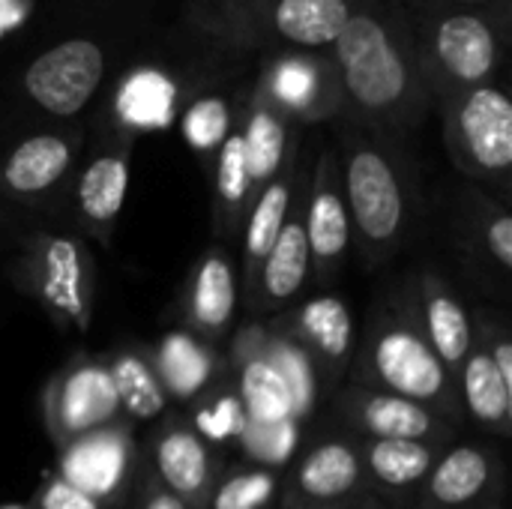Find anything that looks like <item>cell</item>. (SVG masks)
I'll list each match as a JSON object with an SVG mask.
<instances>
[{"instance_id": "1", "label": "cell", "mask_w": 512, "mask_h": 509, "mask_svg": "<svg viewBox=\"0 0 512 509\" xmlns=\"http://www.w3.org/2000/svg\"><path fill=\"white\" fill-rule=\"evenodd\" d=\"M348 120L402 138L426 117L432 90L417 54L411 18L396 0H354L330 45Z\"/></svg>"}, {"instance_id": "2", "label": "cell", "mask_w": 512, "mask_h": 509, "mask_svg": "<svg viewBox=\"0 0 512 509\" xmlns=\"http://www.w3.org/2000/svg\"><path fill=\"white\" fill-rule=\"evenodd\" d=\"M339 174L351 216V243L369 270L387 264L405 243L414 222V180L393 138L354 120L339 126Z\"/></svg>"}, {"instance_id": "3", "label": "cell", "mask_w": 512, "mask_h": 509, "mask_svg": "<svg viewBox=\"0 0 512 509\" xmlns=\"http://www.w3.org/2000/svg\"><path fill=\"white\" fill-rule=\"evenodd\" d=\"M444 141L453 165L489 186L510 189L512 102L495 81L450 90L441 96Z\"/></svg>"}, {"instance_id": "4", "label": "cell", "mask_w": 512, "mask_h": 509, "mask_svg": "<svg viewBox=\"0 0 512 509\" xmlns=\"http://www.w3.org/2000/svg\"><path fill=\"white\" fill-rule=\"evenodd\" d=\"M432 96L495 81L504 60V33L474 6H456L411 24Z\"/></svg>"}, {"instance_id": "5", "label": "cell", "mask_w": 512, "mask_h": 509, "mask_svg": "<svg viewBox=\"0 0 512 509\" xmlns=\"http://www.w3.org/2000/svg\"><path fill=\"white\" fill-rule=\"evenodd\" d=\"M363 375L375 387L414 399L426 408L453 411L456 405L453 372L429 345L420 315H408L402 309L375 318L363 351Z\"/></svg>"}, {"instance_id": "6", "label": "cell", "mask_w": 512, "mask_h": 509, "mask_svg": "<svg viewBox=\"0 0 512 509\" xmlns=\"http://www.w3.org/2000/svg\"><path fill=\"white\" fill-rule=\"evenodd\" d=\"M93 258L87 246L66 234H36L27 240L15 282L36 297L45 312L60 324H72L75 330L90 327L93 315Z\"/></svg>"}, {"instance_id": "7", "label": "cell", "mask_w": 512, "mask_h": 509, "mask_svg": "<svg viewBox=\"0 0 512 509\" xmlns=\"http://www.w3.org/2000/svg\"><path fill=\"white\" fill-rule=\"evenodd\" d=\"M255 87L297 123H318L342 114V84L330 51H279L267 57Z\"/></svg>"}, {"instance_id": "8", "label": "cell", "mask_w": 512, "mask_h": 509, "mask_svg": "<svg viewBox=\"0 0 512 509\" xmlns=\"http://www.w3.org/2000/svg\"><path fill=\"white\" fill-rule=\"evenodd\" d=\"M105 78V51L93 39H66L24 69L27 99L51 117H75Z\"/></svg>"}, {"instance_id": "9", "label": "cell", "mask_w": 512, "mask_h": 509, "mask_svg": "<svg viewBox=\"0 0 512 509\" xmlns=\"http://www.w3.org/2000/svg\"><path fill=\"white\" fill-rule=\"evenodd\" d=\"M303 228L315 279L324 285L336 282L351 249V216L342 192L336 147H327L312 168V180L303 198Z\"/></svg>"}, {"instance_id": "10", "label": "cell", "mask_w": 512, "mask_h": 509, "mask_svg": "<svg viewBox=\"0 0 512 509\" xmlns=\"http://www.w3.org/2000/svg\"><path fill=\"white\" fill-rule=\"evenodd\" d=\"M117 411L120 399L108 375V366L93 360H75L69 369H63L51 381L45 402L48 426L60 447L78 435L114 423Z\"/></svg>"}, {"instance_id": "11", "label": "cell", "mask_w": 512, "mask_h": 509, "mask_svg": "<svg viewBox=\"0 0 512 509\" xmlns=\"http://www.w3.org/2000/svg\"><path fill=\"white\" fill-rule=\"evenodd\" d=\"M129 162H132V138H120L117 144L96 150L75 183L78 216L84 228L102 243L111 240V231L123 213L126 192H129Z\"/></svg>"}, {"instance_id": "12", "label": "cell", "mask_w": 512, "mask_h": 509, "mask_svg": "<svg viewBox=\"0 0 512 509\" xmlns=\"http://www.w3.org/2000/svg\"><path fill=\"white\" fill-rule=\"evenodd\" d=\"M75 138L36 132L21 138L0 162V189L15 201H36L54 192L72 171Z\"/></svg>"}, {"instance_id": "13", "label": "cell", "mask_w": 512, "mask_h": 509, "mask_svg": "<svg viewBox=\"0 0 512 509\" xmlns=\"http://www.w3.org/2000/svg\"><path fill=\"white\" fill-rule=\"evenodd\" d=\"M129 438L120 429H93L60 447V474L66 483L93 495L99 504L114 498L129 474Z\"/></svg>"}, {"instance_id": "14", "label": "cell", "mask_w": 512, "mask_h": 509, "mask_svg": "<svg viewBox=\"0 0 512 509\" xmlns=\"http://www.w3.org/2000/svg\"><path fill=\"white\" fill-rule=\"evenodd\" d=\"M300 150L291 153V159L282 165V171L267 180L249 201L246 216H243V282H246V297L255 288L258 270L273 249L297 195H300Z\"/></svg>"}, {"instance_id": "15", "label": "cell", "mask_w": 512, "mask_h": 509, "mask_svg": "<svg viewBox=\"0 0 512 509\" xmlns=\"http://www.w3.org/2000/svg\"><path fill=\"white\" fill-rule=\"evenodd\" d=\"M420 327L441 363L459 375L477 342V330L465 300L438 270H423L420 276Z\"/></svg>"}, {"instance_id": "16", "label": "cell", "mask_w": 512, "mask_h": 509, "mask_svg": "<svg viewBox=\"0 0 512 509\" xmlns=\"http://www.w3.org/2000/svg\"><path fill=\"white\" fill-rule=\"evenodd\" d=\"M312 273V261H309V240H306V228H303V198L297 195L273 249L267 252L255 288L249 294V303L255 312H270L288 300H294L306 279Z\"/></svg>"}, {"instance_id": "17", "label": "cell", "mask_w": 512, "mask_h": 509, "mask_svg": "<svg viewBox=\"0 0 512 509\" xmlns=\"http://www.w3.org/2000/svg\"><path fill=\"white\" fill-rule=\"evenodd\" d=\"M297 120L288 117L276 102H270L258 87L252 90L249 108L243 114V147H246V162H249V180H252V195L273 180L282 165L291 159V153L300 147L297 135Z\"/></svg>"}, {"instance_id": "18", "label": "cell", "mask_w": 512, "mask_h": 509, "mask_svg": "<svg viewBox=\"0 0 512 509\" xmlns=\"http://www.w3.org/2000/svg\"><path fill=\"white\" fill-rule=\"evenodd\" d=\"M237 309V270L228 252L210 249L192 270L186 315L195 333L207 339L225 336Z\"/></svg>"}, {"instance_id": "19", "label": "cell", "mask_w": 512, "mask_h": 509, "mask_svg": "<svg viewBox=\"0 0 512 509\" xmlns=\"http://www.w3.org/2000/svg\"><path fill=\"white\" fill-rule=\"evenodd\" d=\"M294 339L333 369L348 366L354 351V318L345 300L336 294H318L306 300L294 315Z\"/></svg>"}, {"instance_id": "20", "label": "cell", "mask_w": 512, "mask_h": 509, "mask_svg": "<svg viewBox=\"0 0 512 509\" xmlns=\"http://www.w3.org/2000/svg\"><path fill=\"white\" fill-rule=\"evenodd\" d=\"M354 0H273L270 33L288 48L321 51L336 42L348 24Z\"/></svg>"}, {"instance_id": "21", "label": "cell", "mask_w": 512, "mask_h": 509, "mask_svg": "<svg viewBox=\"0 0 512 509\" xmlns=\"http://www.w3.org/2000/svg\"><path fill=\"white\" fill-rule=\"evenodd\" d=\"M351 414L363 432L372 438H411V441H429L441 432L438 417L405 396L387 393V390H363L351 402Z\"/></svg>"}, {"instance_id": "22", "label": "cell", "mask_w": 512, "mask_h": 509, "mask_svg": "<svg viewBox=\"0 0 512 509\" xmlns=\"http://www.w3.org/2000/svg\"><path fill=\"white\" fill-rule=\"evenodd\" d=\"M459 240L477 261L495 264L504 276L512 270V216L510 210L480 189L462 192Z\"/></svg>"}, {"instance_id": "23", "label": "cell", "mask_w": 512, "mask_h": 509, "mask_svg": "<svg viewBox=\"0 0 512 509\" xmlns=\"http://www.w3.org/2000/svg\"><path fill=\"white\" fill-rule=\"evenodd\" d=\"M495 477V459L477 444H462L450 450L429 471V504L444 509L471 507L483 498Z\"/></svg>"}, {"instance_id": "24", "label": "cell", "mask_w": 512, "mask_h": 509, "mask_svg": "<svg viewBox=\"0 0 512 509\" xmlns=\"http://www.w3.org/2000/svg\"><path fill=\"white\" fill-rule=\"evenodd\" d=\"M213 225L216 237H234L243 225L246 207L252 201L249 162L243 147V129L234 126L225 141L216 147V171H213Z\"/></svg>"}, {"instance_id": "25", "label": "cell", "mask_w": 512, "mask_h": 509, "mask_svg": "<svg viewBox=\"0 0 512 509\" xmlns=\"http://www.w3.org/2000/svg\"><path fill=\"white\" fill-rule=\"evenodd\" d=\"M156 468L168 492L186 504H201L210 486L207 444L183 426L168 429L156 444Z\"/></svg>"}, {"instance_id": "26", "label": "cell", "mask_w": 512, "mask_h": 509, "mask_svg": "<svg viewBox=\"0 0 512 509\" xmlns=\"http://www.w3.org/2000/svg\"><path fill=\"white\" fill-rule=\"evenodd\" d=\"M462 399L468 405V414L489 432L510 435L512 423V387L501 378L498 366L486 354L483 345L474 342L471 354L465 357L459 369Z\"/></svg>"}, {"instance_id": "27", "label": "cell", "mask_w": 512, "mask_h": 509, "mask_svg": "<svg viewBox=\"0 0 512 509\" xmlns=\"http://www.w3.org/2000/svg\"><path fill=\"white\" fill-rule=\"evenodd\" d=\"M360 456L342 444V441H330L315 447L297 468V492L303 501L312 504H327V501H339L345 495L354 492L357 480H360Z\"/></svg>"}, {"instance_id": "28", "label": "cell", "mask_w": 512, "mask_h": 509, "mask_svg": "<svg viewBox=\"0 0 512 509\" xmlns=\"http://www.w3.org/2000/svg\"><path fill=\"white\" fill-rule=\"evenodd\" d=\"M153 369H156L165 393H174L177 399H192L210 381L213 357H210V351L195 336H189V333H168L159 342Z\"/></svg>"}, {"instance_id": "29", "label": "cell", "mask_w": 512, "mask_h": 509, "mask_svg": "<svg viewBox=\"0 0 512 509\" xmlns=\"http://www.w3.org/2000/svg\"><path fill=\"white\" fill-rule=\"evenodd\" d=\"M369 474L387 489H411L423 483L432 471L429 441L411 438H372L363 450Z\"/></svg>"}, {"instance_id": "30", "label": "cell", "mask_w": 512, "mask_h": 509, "mask_svg": "<svg viewBox=\"0 0 512 509\" xmlns=\"http://www.w3.org/2000/svg\"><path fill=\"white\" fill-rule=\"evenodd\" d=\"M240 405L249 420L276 423L294 417V402L279 369L258 351L243 360L240 369ZM297 420V417H294Z\"/></svg>"}, {"instance_id": "31", "label": "cell", "mask_w": 512, "mask_h": 509, "mask_svg": "<svg viewBox=\"0 0 512 509\" xmlns=\"http://www.w3.org/2000/svg\"><path fill=\"white\" fill-rule=\"evenodd\" d=\"M108 375L114 381L120 408L135 420H150L165 408V390L156 369L135 351H120L108 363Z\"/></svg>"}, {"instance_id": "32", "label": "cell", "mask_w": 512, "mask_h": 509, "mask_svg": "<svg viewBox=\"0 0 512 509\" xmlns=\"http://www.w3.org/2000/svg\"><path fill=\"white\" fill-rule=\"evenodd\" d=\"M258 351L279 369V375L288 384L294 417H306L318 399V375H315V357L291 336H267L258 342Z\"/></svg>"}, {"instance_id": "33", "label": "cell", "mask_w": 512, "mask_h": 509, "mask_svg": "<svg viewBox=\"0 0 512 509\" xmlns=\"http://www.w3.org/2000/svg\"><path fill=\"white\" fill-rule=\"evenodd\" d=\"M171 96H174V87L168 84V78L162 72L144 69L126 78L117 108L129 126H138V129L165 126L171 120Z\"/></svg>"}, {"instance_id": "34", "label": "cell", "mask_w": 512, "mask_h": 509, "mask_svg": "<svg viewBox=\"0 0 512 509\" xmlns=\"http://www.w3.org/2000/svg\"><path fill=\"white\" fill-rule=\"evenodd\" d=\"M231 129H234V108L231 99L222 93L195 96L180 117V132L195 153H216V147L225 141Z\"/></svg>"}, {"instance_id": "35", "label": "cell", "mask_w": 512, "mask_h": 509, "mask_svg": "<svg viewBox=\"0 0 512 509\" xmlns=\"http://www.w3.org/2000/svg\"><path fill=\"white\" fill-rule=\"evenodd\" d=\"M297 420H276V423H261V420H249L243 423L240 429V441H243V450L258 459L261 465H285L297 447Z\"/></svg>"}, {"instance_id": "36", "label": "cell", "mask_w": 512, "mask_h": 509, "mask_svg": "<svg viewBox=\"0 0 512 509\" xmlns=\"http://www.w3.org/2000/svg\"><path fill=\"white\" fill-rule=\"evenodd\" d=\"M276 498V477L270 471H243L216 486L210 509H264Z\"/></svg>"}, {"instance_id": "37", "label": "cell", "mask_w": 512, "mask_h": 509, "mask_svg": "<svg viewBox=\"0 0 512 509\" xmlns=\"http://www.w3.org/2000/svg\"><path fill=\"white\" fill-rule=\"evenodd\" d=\"M30 509H102V504L93 495L81 492L78 486L66 483L63 477H54L42 489L36 504H30Z\"/></svg>"}, {"instance_id": "38", "label": "cell", "mask_w": 512, "mask_h": 509, "mask_svg": "<svg viewBox=\"0 0 512 509\" xmlns=\"http://www.w3.org/2000/svg\"><path fill=\"white\" fill-rule=\"evenodd\" d=\"M243 423H246V411H243V405L234 402V399H225V402H219L216 408H210V411H204V414L198 417V426H201L210 438L240 435Z\"/></svg>"}, {"instance_id": "39", "label": "cell", "mask_w": 512, "mask_h": 509, "mask_svg": "<svg viewBox=\"0 0 512 509\" xmlns=\"http://www.w3.org/2000/svg\"><path fill=\"white\" fill-rule=\"evenodd\" d=\"M141 509H189L186 501H180L174 492H168V489H150L147 495H144V501H141Z\"/></svg>"}, {"instance_id": "40", "label": "cell", "mask_w": 512, "mask_h": 509, "mask_svg": "<svg viewBox=\"0 0 512 509\" xmlns=\"http://www.w3.org/2000/svg\"><path fill=\"white\" fill-rule=\"evenodd\" d=\"M447 6H489L492 0H444Z\"/></svg>"}, {"instance_id": "41", "label": "cell", "mask_w": 512, "mask_h": 509, "mask_svg": "<svg viewBox=\"0 0 512 509\" xmlns=\"http://www.w3.org/2000/svg\"><path fill=\"white\" fill-rule=\"evenodd\" d=\"M0 509H30V504H3Z\"/></svg>"}, {"instance_id": "42", "label": "cell", "mask_w": 512, "mask_h": 509, "mask_svg": "<svg viewBox=\"0 0 512 509\" xmlns=\"http://www.w3.org/2000/svg\"><path fill=\"white\" fill-rule=\"evenodd\" d=\"M306 509H339V507H324V504H318V507H306Z\"/></svg>"}]
</instances>
